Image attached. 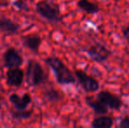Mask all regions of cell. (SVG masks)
Returning a JSON list of instances; mask_svg holds the SVG:
<instances>
[{
    "label": "cell",
    "mask_w": 129,
    "mask_h": 128,
    "mask_svg": "<svg viewBox=\"0 0 129 128\" xmlns=\"http://www.w3.org/2000/svg\"><path fill=\"white\" fill-rule=\"evenodd\" d=\"M44 62L52 69L56 82L60 85L76 83L77 79L74 73L60 58L55 56H48L44 59Z\"/></svg>",
    "instance_id": "6da1fadb"
},
{
    "label": "cell",
    "mask_w": 129,
    "mask_h": 128,
    "mask_svg": "<svg viewBox=\"0 0 129 128\" xmlns=\"http://www.w3.org/2000/svg\"><path fill=\"white\" fill-rule=\"evenodd\" d=\"M48 81V75L38 61L31 59L27 62L26 69V82L30 87L35 88L45 84Z\"/></svg>",
    "instance_id": "7a4b0ae2"
},
{
    "label": "cell",
    "mask_w": 129,
    "mask_h": 128,
    "mask_svg": "<svg viewBox=\"0 0 129 128\" xmlns=\"http://www.w3.org/2000/svg\"><path fill=\"white\" fill-rule=\"evenodd\" d=\"M35 11L41 18L51 24H59L62 21L59 5L52 0H40L35 5Z\"/></svg>",
    "instance_id": "3957f363"
},
{
    "label": "cell",
    "mask_w": 129,
    "mask_h": 128,
    "mask_svg": "<svg viewBox=\"0 0 129 128\" xmlns=\"http://www.w3.org/2000/svg\"><path fill=\"white\" fill-rule=\"evenodd\" d=\"M76 79L83 90L87 93H93L99 90V82L94 77L82 69H76L74 72Z\"/></svg>",
    "instance_id": "277c9868"
},
{
    "label": "cell",
    "mask_w": 129,
    "mask_h": 128,
    "mask_svg": "<svg viewBox=\"0 0 129 128\" xmlns=\"http://www.w3.org/2000/svg\"><path fill=\"white\" fill-rule=\"evenodd\" d=\"M85 52L92 61L99 62V63H103L106 62L112 55L111 50L107 48L106 46L99 42L92 44L85 50Z\"/></svg>",
    "instance_id": "5b68a950"
},
{
    "label": "cell",
    "mask_w": 129,
    "mask_h": 128,
    "mask_svg": "<svg viewBox=\"0 0 129 128\" xmlns=\"http://www.w3.org/2000/svg\"><path fill=\"white\" fill-rule=\"evenodd\" d=\"M24 62L22 55L15 48H8L3 54V65L6 68H19Z\"/></svg>",
    "instance_id": "8992f818"
},
{
    "label": "cell",
    "mask_w": 129,
    "mask_h": 128,
    "mask_svg": "<svg viewBox=\"0 0 129 128\" xmlns=\"http://www.w3.org/2000/svg\"><path fill=\"white\" fill-rule=\"evenodd\" d=\"M97 98L100 100L105 106H107V108H110L112 110L118 111L123 105L122 101L119 97L107 91H102L98 93Z\"/></svg>",
    "instance_id": "52a82bcc"
},
{
    "label": "cell",
    "mask_w": 129,
    "mask_h": 128,
    "mask_svg": "<svg viewBox=\"0 0 129 128\" xmlns=\"http://www.w3.org/2000/svg\"><path fill=\"white\" fill-rule=\"evenodd\" d=\"M6 84L10 87H19L22 85L25 79V72L20 68H8L5 74Z\"/></svg>",
    "instance_id": "ba28073f"
},
{
    "label": "cell",
    "mask_w": 129,
    "mask_h": 128,
    "mask_svg": "<svg viewBox=\"0 0 129 128\" xmlns=\"http://www.w3.org/2000/svg\"><path fill=\"white\" fill-rule=\"evenodd\" d=\"M21 41L25 48L30 50L32 53L38 55L41 48L42 39L41 35L37 33H30V34H25L21 36Z\"/></svg>",
    "instance_id": "9c48e42d"
},
{
    "label": "cell",
    "mask_w": 129,
    "mask_h": 128,
    "mask_svg": "<svg viewBox=\"0 0 129 128\" xmlns=\"http://www.w3.org/2000/svg\"><path fill=\"white\" fill-rule=\"evenodd\" d=\"M21 26L16 21L6 18L5 16L0 17V32L6 35H15L20 30Z\"/></svg>",
    "instance_id": "30bf717a"
},
{
    "label": "cell",
    "mask_w": 129,
    "mask_h": 128,
    "mask_svg": "<svg viewBox=\"0 0 129 128\" xmlns=\"http://www.w3.org/2000/svg\"><path fill=\"white\" fill-rule=\"evenodd\" d=\"M32 96L29 93H25L22 97L19 96L17 93H12L9 97V101L12 104L15 110H26L32 103Z\"/></svg>",
    "instance_id": "8fae6325"
},
{
    "label": "cell",
    "mask_w": 129,
    "mask_h": 128,
    "mask_svg": "<svg viewBox=\"0 0 129 128\" xmlns=\"http://www.w3.org/2000/svg\"><path fill=\"white\" fill-rule=\"evenodd\" d=\"M84 100L87 105H88L90 109L93 110V111L96 114L104 115L108 112V108H107V106H105V104L98 98L96 99V98H94L93 97L87 96V97H85Z\"/></svg>",
    "instance_id": "7c38bea8"
},
{
    "label": "cell",
    "mask_w": 129,
    "mask_h": 128,
    "mask_svg": "<svg viewBox=\"0 0 129 128\" xmlns=\"http://www.w3.org/2000/svg\"><path fill=\"white\" fill-rule=\"evenodd\" d=\"M77 6L88 14H96L100 11V7L90 0H79L77 2Z\"/></svg>",
    "instance_id": "4fadbf2b"
},
{
    "label": "cell",
    "mask_w": 129,
    "mask_h": 128,
    "mask_svg": "<svg viewBox=\"0 0 129 128\" xmlns=\"http://www.w3.org/2000/svg\"><path fill=\"white\" fill-rule=\"evenodd\" d=\"M43 97H44L45 100H47L48 102L52 103V104H55V103L60 102L63 98V96L61 91H59L58 90L54 89L53 87L47 89L43 92Z\"/></svg>",
    "instance_id": "5bb4252c"
},
{
    "label": "cell",
    "mask_w": 129,
    "mask_h": 128,
    "mask_svg": "<svg viewBox=\"0 0 129 128\" xmlns=\"http://www.w3.org/2000/svg\"><path fill=\"white\" fill-rule=\"evenodd\" d=\"M91 126L93 128H111L113 126V119L110 116L102 115L92 121Z\"/></svg>",
    "instance_id": "9a60e30c"
},
{
    "label": "cell",
    "mask_w": 129,
    "mask_h": 128,
    "mask_svg": "<svg viewBox=\"0 0 129 128\" xmlns=\"http://www.w3.org/2000/svg\"><path fill=\"white\" fill-rule=\"evenodd\" d=\"M34 110H15V111H11V115L13 119L16 120H26L29 119L33 116Z\"/></svg>",
    "instance_id": "2e32d148"
},
{
    "label": "cell",
    "mask_w": 129,
    "mask_h": 128,
    "mask_svg": "<svg viewBox=\"0 0 129 128\" xmlns=\"http://www.w3.org/2000/svg\"><path fill=\"white\" fill-rule=\"evenodd\" d=\"M12 5L19 11H25V12L29 11L28 4H27L26 0H15V1L12 2Z\"/></svg>",
    "instance_id": "e0dca14e"
},
{
    "label": "cell",
    "mask_w": 129,
    "mask_h": 128,
    "mask_svg": "<svg viewBox=\"0 0 129 128\" xmlns=\"http://www.w3.org/2000/svg\"><path fill=\"white\" fill-rule=\"evenodd\" d=\"M119 126L120 128H129V118L128 117H125L119 122Z\"/></svg>",
    "instance_id": "ac0fdd59"
},
{
    "label": "cell",
    "mask_w": 129,
    "mask_h": 128,
    "mask_svg": "<svg viewBox=\"0 0 129 128\" xmlns=\"http://www.w3.org/2000/svg\"><path fill=\"white\" fill-rule=\"evenodd\" d=\"M122 33H123V35H124L125 39H126V41H127L129 44V24L123 29Z\"/></svg>",
    "instance_id": "d6986e66"
},
{
    "label": "cell",
    "mask_w": 129,
    "mask_h": 128,
    "mask_svg": "<svg viewBox=\"0 0 129 128\" xmlns=\"http://www.w3.org/2000/svg\"><path fill=\"white\" fill-rule=\"evenodd\" d=\"M1 109H2V105H1V104H0V111H1Z\"/></svg>",
    "instance_id": "ffe728a7"
}]
</instances>
